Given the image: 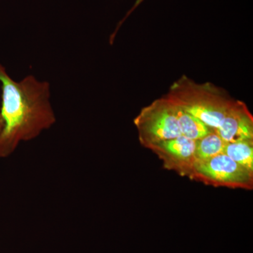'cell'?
Returning <instances> with one entry per match:
<instances>
[{
  "label": "cell",
  "instance_id": "9",
  "mask_svg": "<svg viewBox=\"0 0 253 253\" xmlns=\"http://www.w3.org/2000/svg\"><path fill=\"white\" fill-rule=\"evenodd\" d=\"M3 127H4V121H3L1 114H0V133H1V130H2Z\"/></svg>",
  "mask_w": 253,
  "mask_h": 253
},
{
  "label": "cell",
  "instance_id": "5",
  "mask_svg": "<svg viewBox=\"0 0 253 253\" xmlns=\"http://www.w3.org/2000/svg\"><path fill=\"white\" fill-rule=\"evenodd\" d=\"M148 149L163 161L166 169L183 176L189 177L196 162V141L183 135L151 145Z\"/></svg>",
  "mask_w": 253,
  "mask_h": 253
},
{
  "label": "cell",
  "instance_id": "3",
  "mask_svg": "<svg viewBox=\"0 0 253 253\" xmlns=\"http://www.w3.org/2000/svg\"><path fill=\"white\" fill-rule=\"evenodd\" d=\"M139 141L145 148L181 135L174 106L167 98L145 106L134 120Z\"/></svg>",
  "mask_w": 253,
  "mask_h": 253
},
{
  "label": "cell",
  "instance_id": "1",
  "mask_svg": "<svg viewBox=\"0 0 253 253\" xmlns=\"http://www.w3.org/2000/svg\"><path fill=\"white\" fill-rule=\"evenodd\" d=\"M2 89L1 114L4 127L0 133V158L14 152L20 143L31 141L56 122L50 104L47 82L28 76L20 82L9 77L0 65Z\"/></svg>",
  "mask_w": 253,
  "mask_h": 253
},
{
  "label": "cell",
  "instance_id": "8",
  "mask_svg": "<svg viewBox=\"0 0 253 253\" xmlns=\"http://www.w3.org/2000/svg\"><path fill=\"white\" fill-rule=\"evenodd\" d=\"M224 154L253 172V140L226 143Z\"/></svg>",
  "mask_w": 253,
  "mask_h": 253
},
{
  "label": "cell",
  "instance_id": "2",
  "mask_svg": "<svg viewBox=\"0 0 253 253\" xmlns=\"http://www.w3.org/2000/svg\"><path fill=\"white\" fill-rule=\"evenodd\" d=\"M191 113L225 142L253 140V116L243 101L212 83H197L183 76L166 96Z\"/></svg>",
  "mask_w": 253,
  "mask_h": 253
},
{
  "label": "cell",
  "instance_id": "10",
  "mask_svg": "<svg viewBox=\"0 0 253 253\" xmlns=\"http://www.w3.org/2000/svg\"><path fill=\"white\" fill-rule=\"evenodd\" d=\"M144 1V0H136V2H135V4H134V6H133L132 9H131V11H132V10H133V9H135V8L136 7V6H138V5H139V4H140V3L141 2V1Z\"/></svg>",
  "mask_w": 253,
  "mask_h": 253
},
{
  "label": "cell",
  "instance_id": "4",
  "mask_svg": "<svg viewBox=\"0 0 253 253\" xmlns=\"http://www.w3.org/2000/svg\"><path fill=\"white\" fill-rule=\"evenodd\" d=\"M214 187L252 190L253 172L222 153L207 161L196 162L189 176Z\"/></svg>",
  "mask_w": 253,
  "mask_h": 253
},
{
  "label": "cell",
  "instance_id": "7",
  "mask_svg": "<svg viewBox=\"0 0 253 253\" xmlns=\"http://www.w3.org/2000/svg\"><path fill=\"white\" fill-rule=\"evenodd\" d=\"M225 141L215 131H211L207 135L196 141V162L207 161L210 158L224 153Z\"/></svg>",
  "mask_w": 253,
  "mask_h": 253
},
{
  "label": "cell",
  "instance_id": "6",
  "mask_svg": "<svg viewBox=\"0 0 253 253\" xmlns=\"http://www.w3.org/2000/svg\"><path fill=\"white\" fill-rule=\"evenodd\" d=\"M171 102L174 106V113L177 119L181 135L196 141L207 135L208 133L212 131L204 123L201 122L192 114L187 112L186 110L178 106L177 104H174L172 101Z\"/></svg>",
  "mask_w": 253,
  "mask_h": 253
}]
</instances>
